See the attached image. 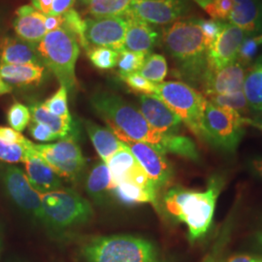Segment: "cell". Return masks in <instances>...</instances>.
Wrapping results in <instances>:
<instances>
[{
    "instance_id": "6da1fadb",
    "label": "cell",
    "mask_w": 262,
    "mask_h": 262,
    "mask_svg": "<svg viewBox=\"0 0 262 262\" xmlns=\"http://www.w3.org/2000/svg\"><path fill=\"white\" fill-rule=\"evenodd\" d=\"M92 106L117 137L143 142L161 154H174L191 161H199L196 145L187 136L162 134L154 129L140 111L117 94L102 92L94 94Z\"/></svg>"
},
{
    "instance_id": "7a4b0ae2",
    "label": "cell",
    "mask_w": 262,
    "mask_h": 262,
    "mask_svg": "<svg viewBox=\"0 0 262 262\" xmlns=\"http://www.w3.org/2000/svg\"><path fill=\"white\" fill-rule=\"evenodd\" d=\"M223 187L224 180L214 176L204 191L173 187L164 194L162 203L165 211L171 217L187 225L191 243L203 238L211 228L216 199Z\"/></svg>"
},
{
    "instance_id": "3957f363",
    "label": "cell",
    "mask_w": 262,
    "mask_h": 262,
    "mask_svg": "<svg viewBox=\"0 0 262 262\" xmlns=\"http://www.w3.org/2000/svg\"><path fill=\"white\" fill-rule=\"evenodd\" d=\"M162 43L188 82L201 84L208 69V45L199 28L198 19H181L163 32Z\"/></svg>"
},
{
    "instance_id": "277c9868",
    "label": "cell",
    "mask_w": 262,
    "mask_h": 262,
    "mask_svg": "<svg viewBox=\"0 0 262 262\" xmlns=\"http://www.w3.org/2000/svg\"><path fill=\"white\" fill-rule=\"evenodd\" d=\"M81 253L86 262H163L154 244L131 235L94 237Z\"/></svg>"
},
{
    "instance_id": "5b68a950",
    "label": "cell",
    "mask_w": 262,
    "mask_h": 262,
    "mask_svg": "<svg viewBox=\"0 0 262 262\" xmlns=\"http://www.w3.org/2000/svg\"><path fill=\"white\" fill-rule=\"evenodd\" d=\"M44 66L56 76L60 85L73 92L77 85L75 67L80 54V45L75 36L62 28L47 32L37 45Z\"/></svg>"
},
{
    "instance_id": "8992f818",
    "label": "cell",
    "mask_w": 262,
    "mask_h": 262,
    "mask_svg": "<svg viewBox=\"0 0 262 262\" xmlns=\"http://www.w3.org/2000/svg\"><path fill=\"white\" fill-rule=\"evenodd\" d=\"M157 97L166 104L198 139L203 140L205 95L184 82L169 81L157 84Z\"/></svg>"
},
{
    "instance_id": "52a82bcc",
    "label": "cell",
    "mask_w": 262,
    "mask_h": 262,
    "mask_svg": "<svg viewBox=\"0 0 262 262\" xmlns=\"http://www.w3.org/2000/svg\"><path fill=\"white\" fill-rule=\"evenodd\" d=\"M46 227L63 231L88 223L94 215L91 203L71 188H60L41 194Z\"/></svg>"
},
{
    "instance_id": "ba28073f",
    "label": "cell",
    "mask_w": 262,
    "mask_h": 262,
    "mask_svg": "<svg viewBox=\"0 0 262 262\" xmlns=\"http://www.w3.org/2000/svg\"><path fill=\"white\" fill-rule=\"evenodd\" d=\"M251 120L232 109L208 101L203 117V140L216 149L234 152Z\"/></svg>"
},
{
    "instance_id": "9c48e42d",
    "label": "cell",
    "mask_w": 262,
    "mask_h": 262,
    "mask_svg": "<svg viewBox=\"0 0 262 262\" xmlns=\"http://www.w3.org/2000/svg\"><path fill=\"white\" fill-rule=\"evenodd\" d=\"M33 149L61 178L76 181L85 167V159L74 134L56 143L33 144Z\"/></svg>"
},
{
    "instance_id": "30bf717a",
    "label": "cell",
    "mask_w": 262,
    "mask_h": 262,
    "mask_svg": "<svg viewBox=\"0 0 262 262\" xmlns=\"http://www.w3.org/2000/svg\"><path fill=\"white\" fill-rule=\"evenodd\" d=\"M2 181L12 201L27 215L46 226L41 194L31 186L26 173L15 165H7L3 170Z\"/></svg>"
},
{
    "instance_id": "8fae6325",
    "label": "cell",
    "mask_w": 262,
    "mask_h": 262,
    "mask_svg": "<svg viewBox=\"0 0 262 262\" xmlns=\"http://www.w3.org/2000/svg\"><path fill=\"white\" fill-rule=\"evenodd\" d=\"M84 37L89 47L123 50L126 21L123 17H104L84 19Z\"/></svg>"
},
{
    "instance_id": "7c38bea8",
    "label": "cell",
    "mask_w": 262,
    "mask_h": 262,
    "mask_svg": "<svg viewBox=\"0 0 262 262\" xmlns=\"http://www.w3.org/2000/svg\"><path fill=\"white\" fill-rule=\"evenodd\" d=\"M118 138L128 147L158 191L168 184L172 178L173 170L165 155L146 143L125 137Z\"/></svg>"
},
{
    "instance_id": "4fadbf2b",
    "label": "cell",
    "mask_w": 262,
    "mask_h": 262,
    "mask_svg": "<svg viewBox=\"0 0 262 262\" xmlns=\"http://www.w3.org/2000/svg\"><path fill=\"white\" fill-rule=\"evenodd\" d=\"M189 9L185 0H134L128 12L150 25H170Z\"/></svg>"
},
{
    "instance_id": "5bb4252c",
    "label": "cell",
    "mask_w": 262,
    "mask_h": 262,
    "mask_svg": "<svg viewBox=\"0 0 262 262\" xmlns=\"http://www.w3.org/2000/svg\"><path fill=\"white\" fill-rule=\"evenodd\" d=\"M104 163L110 170L114 186L122 182H128L143 187L151 194L158 196V190L152 182L126 145Z\"/></svg>"
},
{
    "instance_id": "9a60e30c",
    "label": "cell",
    "mask_w": 262,
    "mask_h": 262,
    "mask_svg": "<svg viewBox=\"0 0 262 262\" xmlns=\"http://www.w3.org/2000/svg\"><path fill=\"white\" fill-rule=\"evenodd\" d=\"M246 35L241 28L224 21L219 35L208 48V69L217 70L235 62Z\"/></svg>"
},
{
    "instance_id": "2e32d148",
    "label": "cell",
    "mask_w": 262,
    "mask_h": 262,
    "mask_svg": "<svg viewBox=\"0 0 262 262\" xmlns=\"http://www.w3.org/2000/svg\"><path fill=\"white\" fill-rule=\"evenodd\" d=\"M246 72V67L238 61L217 70L207 69L201 82L203 94L207 98L242 91Z\"/></svg>"
},
{
    "instance_id": "e0dca14e",
    "label": "cell",
    "mask_w": 262,
    "mask_h": 262,
    "mask_svg": "<svg viewBox=\"0 0 262 262\" xmlns=\"http://www.w3.org/2000/svg\"><path fill=\"white\" fill-rule=\"evenodd\" d=\"M33 144L34 143L30 141L28 146H26V159L24 161L26 175L31 186L40 194L62 188L61 177L38 155L33 149Z\"/></svg>"
},
{
    "instance_id": "ac0fdd59",
    "label": "cell",
    "mask_w": 262,
    "mask_h": 262,
    "mask_svg": "<svg viewBox=\"0 0 262 262\" xmlns=\"http://www.w3.org/2000/svg\"><path fill=\"white\" fill-rule=\"evenodd\" d=\"M139 111L150 126L162 134H178L183 123L178 116L156 95H141Z\"/></svg>"
},
{
    "instance_id": "d6986e66",
    "label": "cell",
    "mask_w": 262,
    "mask_h": 262,
    "mask_svg": "<svg viewBox=\"0 0 262 262\" xmlns=\"http://www.w3.org/2000/svg\"><path fill=\"white\" fill-rule=\"evenodd\" d=\"M122 17L126 21L123 49L150 55L158 43L159 33L150 27V24L135 17L128 11Z\"/></svg>"
},
{
    "instance_id": "ffe728a7",
    "label": "cell",
    "mask_w": 262,
    "mask_h": 262,
    "mask_svg": "<svg viewBox=\"0 0 262 262\" xmlns=\"http://www.w3.org/2000/svg\"><path fill=\"white\" fill-rule=\"evenodd\" d=\"M13 28L17 36L28 43L38 45L47 34L46 15L38 12L31 5H23L16 10Z\"/></svg>"
},
{
    "instance_id": "44dd1931",
    "label": "cell",
    "mask_w": 262,
    "mask_h": 262,
    "mask_svg": "<svg viewBox=\"0 0 262 262\" xmlns=\"http://www.w3.org/2000/svg\"><path fill=\"white\" fill-rule=\"evenodd\" d=\"M226 20L241 28L247 36L262 34L261 1L233 0V9Z\"/></svg>"
},
{
    "instance_id": "7402d4cb",
    "label": "cell",
    "mask_w": 262,
    "mask_h": 262,
    "mask_svg": "<svg viewBox=\"0 0 262 262\" xmlns=\"http://www.w3.org/2000/svg\"><path fill=\"white\" fill-rule=\"evenodd\" d=\"M0 63L43 64L38 53L37 45L28 43L19 37H4L1 39Z\"/></svg>"
},
{
    "instance_id": "603a6c76",
    "label": "cell",
    "mask_w": 262,
    "mask_h": 262,
    "mask_svg": "<svg viewBox=\"0 0 262 262\" xmlns=\"http://www.w3.org/2000/svg\"><path fill=\"white\" fill-rule=\"evenodd\" d=\"M43 64H5L0 63V77L9 84L18 86L38 85L45 77Z\"/></svg>"
},
{
    "instance_id": "cb8c5ba5",
    "label": "cell",
    "mask_w": 262,
    "mask_h": 262,
    "mask_svg": "<svg viewBox=\"0 0 262 262\" xmlns=\"http://www.w3.org/2000/svg\"><path fill=\"white\" fill-rule=\"evenodd\" d=\"M84 126L94 149L103 162L125 146L110 128H105L89 121L85 122Z\"/></svg>"
},
{
    "instance_id": "d4e9b609",
    "label": "cell",
    "mask_w": 262,
    "mask_h": 262,
    "mask_svg": "<svg viewBox=\"0 0 262 262\" xmlns=\"http://www.w3.org/2000/svg\"><path fill=\"white\" fill-rule=\"evenodd\" d=\"M113 187L112 177L108 166L102 160L95 163L91 169L85 182V188L89 195L96 203L101 204L112 194Z\"/></svg>"
},
{
    "instance_id": "484cf974",
    "label": "cell",
    "mask_w": 262,
    "mask_h": 262,
    "mask_svg": "<svg viewBox=\"0 0 262 262\" xmlns=\"http://www.w3.org/2000/svg\"><path fill=\"white\" fill-rule=\"evenodd\" d=\"M243 93L251 111L262 113V56L248 68L243 84Z\"/></svg>"
},
{
    "instance_id": "4316f807",
    "label": "cell",
    "mask_w": 262,
    "mask_h": 262,
    "mask_svg": "<svg viewBox=\"0 0 262 262\" xmlns=\"http://www.w3.org/2000/svg\"><path fill=\"white\" fill-rule=\"evenodd\" d=\"M31 120L43 123L55 133L58 139H63L73 134V120L56 116L48 111L43 103L34 102L29 107Z\"/></svg>"
},
{
    "instance_id": "83f0119b",
    "label": "cell",
    "mask_w": 262,
    "mask_h": 262,
    "mask_svg": "<svg viewBox=\"0 0 262 262\" xmlns=\"http://www.w3.org/2000/svg\"><path fill=\"white\" fill-rule=\"evenodd\" d=\"M112 195L124 204L151 203L154 206L158 207V196L128 182L116 184L113 187Z\"/></svg>"
},
{
    "instance_id": "f1b7e54d",
    "label": "cell",
    "mask_w": 262,
    "mask_h": 262,
    "mask_svg": "<svg viewBox=\"0 0 262 262\" xmlns=\"http://www.w3.org/2000/svg\"><path fill=\"white\" fill-rule=\"evenodd\" d=\"M88 14L94 18L122 17L134 0H82Z\"/></svg>"
},
{
    "instance_id": "f546056e",
    "label": "cell",
    "mask_w": 262,
    "mask_h": 262,
    "mask_svg": "<svg viewBox=\"0 0 262 262\" xmlns=\"http://www.w3.org/2000/svg\"><path fill=\"white\" fill-rule=\"evenodd\" d=\"M168 66L166 58L159 54H150L147 56L140 71V75L155 84H160L167 76Z\"/></svg>"
},
{
    "instance_id": "4dcf8cb0",
    "label": "cell",
    "mask_w": 262,
    "mask_h": 262,
    "mask_svg": "<svg viewBox=\"0 0 262 262\" xmlns=\"http://www.w3.org/2000/svg\"><path fill=\"white\" fill-rule=\"evenodd\" d=\"M91 62L100 70L112 69L118 63L120 52L110 48L93 47L86 52Z\"/></svg>"
},
{
    "instance_id": "1f68e13d",
    "label": "cell",
    "mask_w": 262,
    "mask_h": 262,
    "mask_svg": "<svg viewBox=\"0 0 262 262\" xmlns=\"http://www.w3.org/2000/svg\"><path fill=\"white\" fill-rule=\"evenodd\" d=\"M63 18V27L67 28L74 36H75L80 46L85 51V53L90 50L84 37L85 31V21L82 19V16L75 9L68 10L62 15Z\"/></svg>"
},
{
    "instance_id": "d6a6232c",
    "label": "cell",
    "mask_w": 262,
    "mask_h": 262,
    "mask_svg": "<svg viewBox=\"0 0 262 262\" xmlns=\"http://www.w3.org/2000/svg\"><path fill=\"white\" fill-rule=\"evenodd\" d=\"M207 100L217 106L232 109L236 112L241 114L242 116L247 114L250 110L243 90L234 94H226V95H213V96L207 97Z\"/></svg>"
},
{
    "instance_id": "836d02e7",
    "label": "cell",
    "mask_w": 262,
    "mask_h": 262,
    "mask_svg": "<svg viewBox=\"0 0 262 262\" xmlns=\"http://www.w3.org/2000/svg\"><path fill=\"white\" fill-rule=\"evenodd\" d=\"M149 55L122 50L118 59L117 66L119 67L120 75H126L131 73H137L140 71L147 56Z\"/></svg>"
},
{
    "instance_id": "e575fe53",
    "label": "cell",
    "mask_w": 262,
    "mask_h": 262,
    "mask_svg": "<svg viewBox=\"0 0 262 262\" xmlns=\"http://www.w3.org/2000/svg\"><path fill=\"white\" fill-rule=\"evenodd\" d=\"M67 95H68V91L64 86L60 85V88L50 98H48L43 105L46 107L48 111H50L56 116L66 118V119H71L72 117L70 115L69 108H68Z\"/></svg>"
},
{
    "instance_id": "d590c367",
    "label": "cell",
    "mask_w": 262,
    "mask_h": 262,
    "mask_svg": "<svg viewBox=\"0 0 262 262\" xmlns=\"http://www.w3.org/2000/svg\"><path fill=\"white\" fill-rule=\"evenodd\" d=\"M7 121L13 129L23 132L31 121L29 108L19 102L12 104L7 112Z\"/></svg>"
},
{
    "instance_id": "8d00e7d4",
    "label": "cell",
    "mask_w": 262,
    "mask_h": 262,
    "mask_svg": "<svg viewBox=\"0 0 262 262\" xmlns=\"http://www.w3.org/2000/svg\"><path fill=\"white\" fill-rule=\"evenodd\" d=\"M231 227H232L231 221H229L225 225H223V227L221 228V230L216 235V238L212 245V247L210 248L209 252L206 253V255L203 257L201 262L221 261L220 257L229 240V237L231 234Z\"/></svg>"
},
{
    "instance_id": "74e56055",
    "label": "cell",
    "mask_w": 262,
    "mask_h": 262,
    "mask_svg": "<svg viewBox=\"0 0 262 262\" xmlns=\"http://www.w3.org/2000/svg\"><path fill=\"white\" fill-rule=\"evenodd\" d=\"M261 45L262 34L245 38L239 49L236 61L241 63L244 67L251 66L254 56Z\"/></svg>"
},
{
    "instance_id": "f35d334b",
    "label": "cell",
    "mask_w": 262,
    "mask_h": 262,
    "mask_svg": "<svg viewBox=\"0 0 262 262\" xmlns=\"http://www.w3.org/2000/svg\"><path fill=\"white\" fill-rule=\"evenodd\" d=\"M122 81L127 84L131 90L142 95H155L157 92V84L151 83L146 78L137 73H131L126 75H120Z\"/></svg>"
},
{
    "instance_id": "ab89813d",
    "label": "cell",
    "mask_w": 262,
    "mask_h": 262,
    "mask_svg": "<svg viewBox=\"0 0 262 262\" xmlns=\"http://www.w3.org/2000/svg\"><path fill=\"white\" fill-rule=\"evenodd\" d=\"M26 148L20 145L9 144L0 138V161L6 163H19L25 161Z\"/></svg>"
},
{
    "instance_id": "60d3db41",
    "label": "cell",
    "mask_w": 262,
    "mask_h": 262,
    "mask_svg": "<svg viewBox=\"0 0 262 262\" xmlns=\"http://www.w3.org/2000/svg\"><path fill=\"white\" fill-rule=\"evenodd\" d=\"M223 23H224V20H220V19H198L199 28L201 29L204 38L206 40L208 48L210 47V45L213 43V41L219 35L222 27H223Z\"/></svg>"
},
{
    "instance_id": "b9f144b4",
    "label": "cell",
    "mask_w": 262,
    "mask_h": 262,
    "mask_svg": "<svg viewBox=\"0 0 262 262\" xmlns=\"http://www.w3.org/2000/svg\"><path fill=\"white\" fill-rule=\"evenodd\" d=\"M28 129L32 138L39 142H52L58 139L47 125L32 120L28 124Z\"/></svg>"
},
{
    "instance_id": "7bdbcfd3",
    "label": "cell",
    "mask_w": 262,
    "mask_h": 262,
    "mask_svg": "<svg viewBox=\"0 0 262 262\" xmlns=\"http://www.w3.org/2000/svg\"><path fill=\"white\" fill-rule=\"evenodd\" d=\"M212 19L226 20L233 9V0H212Z\"/></svg>"
},
{
    "instance_id": "ee69618b",
    "label": "cell",
    "mask_w": 262,
    "mask_h": 262,
    "mask_svg": "<svg viewBox=\"0 0 262 262\" xmlns=\"http://www.w3.org/2000/svg\"><path fill=\"white\" fill-rule=\"evenodd\" d=\"M0 138L9 144L20 145L25 148L30 142L19 131H16L12 127H6V126H0Z\"/></svg>"
},
{
    "instance_id": "f6af8a7d",
    "label": "cell",
    "mask_w": 262,
    "mask_h": 262,
    "mask_svg": "<svg viewBox=\"0 0 262 262\" xmlns=\"http://www.w3.org/2000/svg\"><path fill=\"white\" fill-rule=\"evenodd\" d=\"M75 0H54L51 15L61 16L68 10L72 9Z\"/></svg>"
},
{
    "instance_id": "bcb514c9",
    "label": "cell",
    "mask_w": 262,
    "mask_h": 262,
    "mask_svg": "<svg viewBox=\"0 0 262 262\" xmlns=\"http://www.w3.org/2000/svg\"><path fill=\"white\" fill-rule=\"evenodd\" d=\"M30 1H31V6L34 9L37 10L38 12L46 16L51 15L54 0H30Z\"/></svg>"
},
{
    "instance_id": "7dc6e473",
    "label": "cell",
    "mask_w": 262,
    "mask_h": 262,
    "mask_svg": "<svg viewBox=\"0 0 262 262\" xmlns=\"http://www.w3.org/2000/svg\"><path fill=\"white\" fill-rule=\"evenodd\" d=\"M45 27H46V29H47V32L54 31L56 29L62 28L63 27L62 15L61 16H53V15L46 16Z\"/></svg>"
},
{
    "instance_id": "c3c4849f",
    "label": "cell",
    "mask_w": 262,
    "mask_h": 262,
    "mask_svg": "<svg viewBox=\"0 0 262 262\" xmlns=\"http://www.w3.org/2000/svg\"><path fill=\"white\" fill-rule=\"evenodd\" d=\"M220 262H262V257L250 254H236Z\"/></svg>"
},
{
    "instance_id": "681fc988",
    "label": "cell",
    "mask_w": 262,
    "mask_h": 262,
    "mask_svg": "<svg viewBox=\"0 0 262 262\" xmlns=\"http://www.w3.org/2000/svg\"><path fill=\"white\" fill-rule=\"evenodd\" d=\"M251 167L253 172L262 179V158L253 159L251 162Z\"/></svg>"
},
{
    "instance_id": "f907efd6",
    "label": "cell",
    "mask_w": 262,
    "mask_h": 262,
    "mask_svg": "<svg viewBox=\"0 0 262 262\" xmlns=\"http://www.w3.org/2000/svg\"><path fill=\"white\" fill-rule=\"evenodd\" d=\"M12 92V85L6 83L1 77H0V95L10 94Z\"/></svg>"
},
{
    "instance_id": "816d5d0a",
    "label": "cell",
    "mask_w": 262,
    "mask_h": 262,
    "mask_svg": "<svg viewBox=\"0 0 262 262\" xmlns=\"http://www.w3.org/2000/svg\"><path fill=\"white\" fill-rule=\"evenodd\" d=\"M255 239H256V242L262 248V231L258 232L256 236H255Z\"/></svg>"
},
{
    "instance_id": "f5cc1de1",
    "label": "cell",
    "mask_w": 262,
    "mask_h": 262,
    "mask_svg": "<svg viewBox=\"0 0 262 262\" xmlns=\"http://www.w3.org/2000/svg\"><path fill=\"white\" fill-rule=\"evenodd\" d=\"M250 125H253V126H255V127H257L258 129H260L262 131V122H253L251 120V122H250Z\"/></svg>"
},
{
    "instance_id": "db71d44e",
    "label": "cell",
    "mask_w": 262,
    "mask_h": 262,
    "mask_svg": "<svg viewBox=\"0 0 262 262\" xmlns=\"http://www.w3.org/2000/svg\"><path fill=\"white\" fill-rule=\"evenodd\" d=\"M0 251H1V240H0Z\"/></svg>"
},
{
    "instance_id": "11a10c76",
    "label": "cell",
    "mask_w": 262,
    "mask_h": 262,
    "mask_svg": "<svg viewBox=\"0 0 262 262\" xmlns=\"http://www.w3.org/2000/svg\"><path fill=\"white\" fill-rule=\"evenodd\" d=\"M17 262H21V261H17Z\"/></svg>"
}]
</instances>
